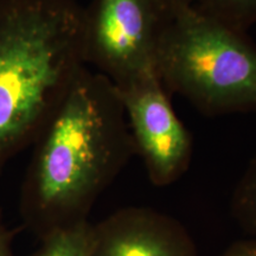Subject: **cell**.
<instances>
[{
    "mask_svg": "<svg viewBox=\"0 0 256 256\" xmlns=\"http://www.w3.org/2000/svg\"><path fill=\"white\" fill-rule=\"evenodd\" d=\"M156 72L206 116L256 113V44L194 6L162 20Z\"/></svg>",
    "mask_w": 256,
    "mask_h": 256,
    "instance_id": "cell-3",
    "label": "cell"
},
{
    "mask_svg": "<svg viewBox=\"0 0 256 256\" xmlns=\"http://www.w3.org/2000/svg\"><path fill=\"white\" fill-rule=\"evenodd\" d=\"M192 6L206 17L247 32L256 24V0H194Z\"/></svg>",
    "mask_w": 256,
    "mask_h": 256,
    "instance_id": "cell-8",
    "label": "cell"
},
{
    "mask_svg": "<svg viewBox=\"0 0 256 256\" xmlns=\"http://www.w3.org/2000/svg\"><path fill=\"white\" fill-rule=\"evenodd\" d=\"M16 232L17 230H11L6 226L0 211V256H14L12 244Z\"/></svg>",
    "mask_w": 256,
    "mask_h": 256,
    "instance_id": "cell-11",
    "label": "cell"
},
{
    "mask_svg": "<svg viewBox=\"0 0 256 256\" xmlns=\"http://www.w3.org/2000/svg\"><path fill=\"white\" fill-rule=\"evenodd\" d=\"M92 224L88 220L54 230L40 238L30 256H89Z\"/></svg>",
    "mask_w": 256,
    "mask_h": 256,
    "instance_id": "cell-7",
    "label": "cell"
},
{
    "mask_svg": "<svg viewBox=\"0 0 256 256\" xmlns=\"http://www.w3.org/2000/svg\"><path fill=\"white\" fill-rule=\"evenodd\" d=\"M83 34L75 0H0V172L34 145L86 66Z\"/></svg>",
    "mask_w": 256,
    "mask_h": 256,
    "instance_id": "cell-2",
    "label": "cell"
},
{
    "mask_svg": "<svg viewBox=\"0 0 256 256\" xmlns=\"http://www.w3.org/2000/svg\"><path fill=\"white\" fill-rule=\"evenodd\" d=\"M232 214L243 230L256 236V156L236 185Z\"/></svg>",
    "mask_w": 256,
    "mask_h": 256,
    "instance_id": "cell-9",
    "label": "cell"
},
{
    "mask_svg": "<svg viewBox=\"0 0 256 256\" xmlns=\"http://www.w3.org/2000/svg\"><path fill=\"white\" fill-rule=\"evenodd\" d=\"M118 90L136 152L142 156L151 183L168 186L177 182L191 164L194 142L159 75L148 74Z\"/></svg>",
    "mask_w": 256,
    "mask_h": 256,
    "instance_id": "cell-5",
    "label": "cell"
},
{
    "mask_svg": "<svg viewBox=\"0 0 256 256\" xmlns=\"http://www.w3.org/2000/svg\"><path fill=\"white\" fill-rule=\"evenodd\" d=\"M134 154L119 90L86 66L34 142L19 198L24 226L42 238L88 220Z\"/></svg>",
    "mask_w": 256,
    "mask_h": 256,
    "instance_id": "cell-1",
    "label": "cell"
},
{
    "mask_svg": "<svg viewBox=\"0 0 256 256\" xmlns=\"http://www.w3.org/2000/svg\"><path fill=\"white\" fill-rule=\"evenodd\" d=\"M153 2L162 16V20H165L179 10L192 6L194 0H153Z\"/></svg>",
    "mask_w": 256,
    "mask_h": 256,
    "instance_id": "cell-10",
    "label": "cell"
},
{
    "mask_svg": "<svg viewBox=\"0 0 256 256\" xmlns=\"http://www.w3.org/2000/svg\"><path fill=\"white\" fill-rule=\"evenodd\" d=\"M162 18L153 0H92L84 8L83 58L116 88L156 72Z\"/></svg>",
    "mask_w": 256,
    "mask_h": 256,
    "instance_id": "cell-4",
    "label": "cell"
},
{
    "mask_svg": "<svg viewBox=\"0 0 256 256\" xmlns=\"http://www.w3.org/2000/svg\"><path fill=\"white\" fill-rule=\"evenodd\" d=\"M222 256H256V238L234 243Z\"/></svg>",
    "mask_w": 256,
    "mask_h": 256,
    "instance_id": "cell-12",
    "label": "cell"
},
{
    "mask_svg": "<svg viewBox=\"0 0 256 256\" xmlns=\"http://www.w3.org/2000/svg\"><path fill=\"white\" fill-rule=\"evenodd\" d=\"M89 256H197L183 224L151 208H124L92 224Z\"/></svg>",
    "mask_w": 256,
    "mask_h": 256,
    "instance_id": "cell-6",
    "label": "cell"
}]
</instances>
